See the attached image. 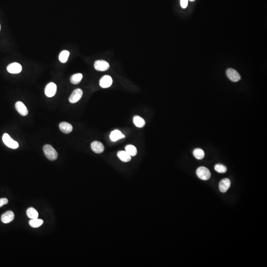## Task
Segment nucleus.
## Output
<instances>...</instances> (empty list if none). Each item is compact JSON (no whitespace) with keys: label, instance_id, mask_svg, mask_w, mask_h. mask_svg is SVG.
I'll return each instance as SVG.
<instances>
[{"label":"nucleus","instance_id":"f257e3e1","mask_svg":"<svg viewBox=\"0 0 267 267\" xmlns=\"http://www.w3.org/2000/svg\"><path fill=\"white\" fill-rule=\"evenodd\" d=\"M43 151L45 155L50 160H55L58 158V152H56L52 145L50 144L45 145L43 147Z\"/></svg>","mask_w":267,"mask_h":267},{"label":"nucleus","instance_id":"f03ea898","mask_svg":"<svg viewBox=\"0 0 267 267\" xmlns=\"http://www.w3.org/2000/svg\"><path fill=\"white\" fill-rule=\"evenodd\" d=\"M196 174L198 178L202 180H208L211 177V173L209 170L203 166L200 167L197 169Z\"/></svg>","mask_w":267,"mask_h":267},{"label":"nucleus","instance_id":"7ed1b4c3","mask_svg":"<svg viewBox=\"0 0 267 267\" xmlns=\"http://www.w3.org/2000/svg\"><path fill=\"white\" fill-rule=\"evenodd\" d=\"M2 139L4 144L8 148L17 149L19 147L18 143L12 139L8 134H4L3 136Z\"/></svg>","mask_w":267,"mask_h":267},{"label":"nucleus","instance_id":"20e7f679","mask_svg":"<svg viewBox=\"0 0 267 267\" xmlns=\"http://www.w3.org/2000/svg\"><path fill=\"white\" fill-rule=\"evenodd\" d=\"M109 64L103 60H98L95 61L94 67L95 69L99 71H105L109 69Z\"/></svg>","mask_w":267,"mask_h":267},{"label":"nucleus","instance_id":"39448f33","mask_svg":"<svg viewBox=\"0 0 267 267\" xmlns=\"http://www.w3.org/2000/svg\"><path fill=\"white\" fill-rule=\"evenodd\" d=\"M56 89H57V87H56V84L53 82H50L46 86L45 88V95L48 97H53L56 93Z\"/></svg>","mask_w":267,"mask_h":267},{"label":"nucleus","instance_id":"423d86ee","mask_svg":"<svg viewBox=\"0 0 267 267\" xmlns=\"http://www.w3.org/2000/svg\"><path fill=\"white\" fill-rule=\"evenodd\" d=\"M83 96V91L80 89H75L69 98V102L72 103H76L81 99Z\"/></svg>","mask_w":267,"mask_h":267},{"label":"nucleus","instance_id":"0eeeda50","mask_svg":"<svg viewBox=\"0 0 267 267\" xmlns=\"http://www.w3.org/2000/svg\"><path fill=\"white\" fill-rule=\"evenodd\" d=\"M227 75L229 79L233 82H237L239 81L241 79L239 73L234 69L232 68H228L226 72Z\"/></svg>","mask_w":267,"mask_h":267},{"label":"nucleus","instance_id":"6e6552de","mask_svg":"<svg viewBox=\"0 0 267 267\" xmlns=\"http://www.w3.org/2000/svg\"><path fill=\"white\" fill-rule=\"evenodd\" d=\"M22 66L18 62L9 64L7 66V71L11 74H18L22 71Z\"/></svg>","mask_w":267,"mask_h":267},{"label":"nucleus","instance_id":"1a4fd4ad","mask_svg":"<svg viewBox=\"0 0 267 267\" xmlns=\"http://www.w3.org/2000/svg\"><path fill=\"white\" fill-rule=\"evenodd\" d=\"M113 79L109 75H105L101 78L100 81V85L103 88H107L110 87L113 84Z\"/></svg>","mask_w":267,"mask_h":267},{"label":"nucleus","instance_id":"9d476101","mask_svg":"<svg viewBox=\"0 0 267 267\" xmlns=\"http://www.w3.org/2000/svg\"><path fill=\"white\" fill-rule=\"evenodd\" d=\"M231 186V181L228 178H224L219 183V189L221 192L225 193Z\"/></svg>","mask_w":267,"mask_h":267},{"label":"nucleus","instance_id":"9b49d317","mask_svg":"<svg viewBox=\"0 0 267 267\" xmlns=\"http://www.w3.org/2000/svg\"><path fill=\"white\" fill-rule=\"evenodd\" d=\"M15 108L18 113L22 116H26L28 114V111L26 106L21 102H18L15 104Z\"/></svg>","mask_w":267,"mask_h":267},{"label":"nucleus","instance_id":"f8f14e48","mask_svg":"<svg viewBox=\"0 0 267 267\" xmlns=\"http://www.w3.org/2000/svg\"><path fill=\"white\" fill-rule=\"evenodd\" d=\"M91 147L92 150L96 154H101L103 152L104 150V147L103 144L98 141L93 142L92 143Z\"/></svg>","mask_w":267,"mask_h":267},{"label":"nucleus","instance_id":"ddd939ff","mask_svg":"<svg viewBox=\"0 0 267 267\" xmlns=\"http://www.w3.org/2000/svg\"><path fill=\"white\" fill-rule=\"evenodd\" d=\"M14 218V214L13 212L8 211L2 215L1 221L3 223L8 224L13 221Z\"/></svg>","mask_w":267,"mask_h":267},{"label":"nucleus","instance_id":"4468645a","mask_svg":"<svg viewBox=\"0 0 267 267\" xmlns=\"http://www.w3.org/2000/svg\"><path fill=\"white\" fill-rule=\"evenodd\" d=\"M59 127L61 132L66 134L71 132L73 130L72 126L66 122H61L60 124Z\"/></svg>","mask_w":267,"mask_h":267},{"label":"nucleus","instance_id":"2eb2a0df","mask_svg":"<svg viewBox=\"0 0 267 267\" xmlns=\"http://www.w3.org/2000/svg\"><path fill=\"white\" fill-rule=\"evenodd\" d=\"M109 137L113 142H116L118 139L125 138V136L119 130H115L111 133Z\"/></svg>","mask_w":267,"mask_h":267},{"label":"nucleus","instance_id":"dca6fc26","mask_svg":"<svg viewBox=\"0 0 267 267\" xmlns=\"http://www.w3.org/2000/svg\"><path fill=\"white\" fill-rule=\"evenodd\" d=\"M117 156L120 160L124 162H128L131 160V156L126 151H118Z\"/></svg>","mask_w":267,"mask_h":267},{"label":"nucleus","instance_id":"f3484780","mask_svg":"<svg viewBox=\"0 0 267 267\" xmlns=\"http://www.w3.org/2000/svg\"><path fill=\"white\" fill-rule=\"evenodd\" d=\"M133 122L134 124L138 128H143L145 124L144 120L139 116H135L134 117Z\"/></svg>","mask_w":267,"mask_h":267},{"label":"nucleus","instance_id":"a211bd4d","mask_svg":"<svg viewBox=\"0 0 267 267\" xmlns=\"http://www.w3.org/2000/svg\"><path fill=\"white\" fill-rule=\"evenodd\" d=\"M26 214H27V216L28 218H29L31 219H36V218H38V216H39V214L38 213L36 210L34 209V208H29L27 210Z\"/></svg>","mask_w":267,"mask_h":267},{"label":"nucleus","instance_id":"6ab92c4d","mask_svg":"<svg viewBox=\"0 0 267 267\" xmlns=\"http://www.w3.org/2000/svg\"><path fill=\"white\" fill-rule=\"evenodd\" d=\"M83 75L81 73H76L72 75L71 78V82L73 84L76 85L79 83L82 80Z\"/></svg>","mask_w":267,"mask_h":267},{"label":"nucleus","instance_id":"aec40b11","mask_svg":"<svg viewBox=\"0 0 267 267\" xmlns=\"http://www.w3.org/2000/svg\"><path fill=\"white\" fill-rule=\"evenodd\" d=\"M125 151H126L131 156H135L137 154V149L136 147L133 145L129 144L125 147Z\"/></svg>","mask_w":267,"mask_h":267},{"label":"nucleus","instance_id":"412c9836","mask_svg":"<svg viewBox=\"0 0 267 267\" xmlns=\"http://www.w3.org/2000/svg\"><path fill=\"white\" fill-rule=\"evenodd\" d=\"M70 53L68 50H64L60 53L59 55V60L62 63H65L69 58Z\"/></svg>","mask_w":267,"mask_h":267},{"label":"nucleus","instance_id":"4be33fe9","mask_svg":"<svg viewBox=\"0 0 267 267\" xmlns=\"http://www.w3.org/2000/svg\"><path fill=\"white\" fill-rule=\"evenodd\" d=\"M43 220L42 219L36 218V219H31L29 222V224L32 227L38 228L41 226V225L43 224Z\"/></svg>","mask_w":267,"mask_h":267},{"label":"nucleus","instance_id":"5701e85b","mask_svg":"<svg viewBox=\"0 0 267 267\" xmlns=\"http://www.w3.org/2000/svg\"><path fill=\"white\" fill-rule=\"evenodd\" d=\"M193 154L197 160H201L204 158V152L202 149H196L193 150Z\"/></svg>","mask_w":267,"mask_h":267},{"label":"nucleus","instance_id":"b1692460","mask_svg":"<svg viewBox=\"0 0 267 267\" xmlns=\"http://www.w3.org/2000/svg\"><path fill=\"white\" fill-rule=\"evenodd\" d=\"M215 170L219 173H225L227 171V168L224 165L217 164L215 166Z\"/></svg>","mask_w":267,"mask_h":267},{"label":"nucleus","instance_id":"393cba45","mask_svg":"<svg viewBox=\"0 0 267 267\" xmlns=\"http://www.w3.org/2000/svg\"><path fill=\"white\" fill-rule=\"evenodd\" d=\"M8 200L7 198H0V207H2L3 205L8 204Z\"/></svg>","mask_w":267,"mask_h":267},{"label":"nucleus","instance_id":"a878e982","mask_svg":"<svg viewBox=\"0 0 267 267\" xmlns=\"http://www.w3.org/2000/svg\"><path fill=\"white\" fill-rule=\"evenodd\" d=\"M187 5H188V0H181V5L183 8H186Z\"/></svg>","mask_w":267,"mask_h":267},{"label":"nucleus","instance_id":"bb28decb","mask_svg":"<svg viewBox=\"0 0 267 267\" xmlns=\"http://www.w3.org/2000/svg\"><path fill=\"white\" fill-rule=\"evenodd\" d=\"M190 1H194L195 0H190Z\"/></svg>","mask_w":267,"mask_h":267},{"label":"nucleus","instance_id":"cd10ccee","mask_svg":"<svg viewBox=\"0 0 267 267\" xmlns=\"http://www.w3.org/2000/svg\"><path fill=\"white\" fill-rule=\"evenodd\" d=\"M0 30H1V25H0Z\"/></svg>","mask_w":267,"mask_h":267}]
</instances>
